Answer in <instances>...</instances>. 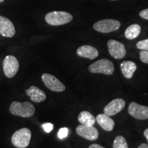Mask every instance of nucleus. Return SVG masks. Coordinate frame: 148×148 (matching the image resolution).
<instances>
[{
    "instance_id": "26",
    "label": "nucleus",
    "mask_w": 148,
    "mask_h": 148,
    "mask_svg": "<svg viewBox=\"0 0 148 148\" xmlns=\"http://www.w3.org/2000/svg\"><path fill=\"white\" fill-rule=\"evenodd\" d=\"M143 134H144V136L146 138V139H147L148 142V128H147L145 131H144Z\"/></svg>"
},
{
    "instance_id": "16",
    "label": "nucleus",
    "mask_w": 148,
    "mask_h": 148,
    "mask_svg": "<svg viewBox=\"0 0 148 148\" xmlns=\"http://www.w3.org/2000/svg\"><path fill=\"white\" fill-rule=\"evenodd\" d=\"M120 67L123 76L127 79H130L132 77L137 66L132 61L127 60L122 62L120 64Z\"/></svg>"
},
{
    "instance_id": "12",
    "label": "nucleus",
    "mask_w": 148,
    "mask_h": 148,
    "mask_svg": "<svg viewBox=\"0 0 148 148\" xmlns=\"http://www.w3.org/2000/svg\"><path fill=\"white\" fill-rule=\"evenodd\" d=\"M0 34L8 38H11L15 34L13 23L8 18L3 16H0Z\"/></svg>"
},
{
    "instance_id": "1",
    "label": "nucleus",
    "mask_w": 148,
    "mask_h": 148,
    "mask_svg": "<svg viewBox=\"0 0 148 148\" xmlns=\"http://www.w3.org/2000/svg\"><path fill=\"white\" fill-rule=\"evenodd\" d=\"M10 111L12 114L21 117H30L35 112L34 106L28 101L18 102L13 101L10 106Z\"/></svg>"
},
{
    "instance_id": "10",
    "label": "nucleus",
    "mask_w": 148,
    "mask_h": 148,
    "mask_svg": "<svg viewBox=\"0 0 148 148\" xmlns=\"http://www.w3.org/2000/svg\"><path fill=\"white\" fill-rule=\"evenodd\" d=\"M125 106V101L124 99H121V98L114 99L104 107L103 112L110 116L115 115L116 114L121 112L124 108Z\"/></svg>"
},
{
    "instance_id": "7",
    "label": "nucleus",
    "mask_w": 148,
    "mask_h": 148,
    "mask_svg": "<svg viewBox=\"0 0 148 148\" xmlns=\"http://www.w3.org/2000/svg\"><path fill=\"white\" fill-rule=\"evenodd\" d=\"M42 80L47 87L54 92H62L66 89L65 86L53 75L49 73L42 75Z\"/></svg>"
},
{
    "instance_id": "5",
    "label": "nucleus",
    "mask_w": 148,
    "mask_h": 148,
    "mask_svg": "<svg viewBox=\"0 0 148 148\" xmlns=\"http://www.w3.org/2000/svg\"><path fill=\"white\" fill-rule=\"evenodd\" d=\"M121 27V23L114 19H103L93 25V28L101 33H110L117 30Z\"/></svg>"
},
{
    "instance_id": "24",
    "label": "nucleus",
    "mask_w": 148,
    "mask_h": 148,
    "mask_svg": "<svg viewBox=\"0 0 148 148\" xmlns=\"http://www.w3.org/2000/svg\"><path fill=\"white\" fill-rule=\"evenodd\" d=\"M139 15L140 17L144 18V19L148 20V8L140 11V13H139Z\"/></svg>"
},
{
    "instance_id": "23",
    "label": "nucleus",
    "mask_w": 148,
    "mask_h": 148,
    "mask_svg": "<svg viewBox=\"0 0 148 148\" xmlns=\"http://www.w3.org/2000/svg\"><path fill=\"white\" fill-rule=\"evenodd\" d=\"M42 127H43V130L45 132L49 133L53 130V125L51 123H46L42 125Z\"/></svg>"
},
{
    "instance_id": "8",
    "label": "nucleus",
    "mask_w": 148,
    "mask_h": 148,
    "mask_svg": "<svg viewBox=\"0 0 148 148\" xmlns=\"http://www.w3.org/2000/svg\"><path fill=\"white\" fill-rule=\"evenodd\" d=\"M108 52L115 59H122L126 54V49L123 43L116 40L110 39L108 41Z\"/></svg>"
},
{
    "instance_id": "27",
    "label": "nucleus",
    "mask_w": 148,
    "mask_h": 148,
    "mask_svg": "<svg viewBox=\"0 0 148 148\" xmlns=\"http://www.w3.org/2000/svg\"><path fill=\"white\" fill-rule=\"evenodd\" d=\"M138 148H148V145L146 143H142L138 146Z\"/></svg>"
},
{
    "instance_id": "11",
    "label": "nucleus",
    "mask_w": 148,
    "mask_h": 148,
    "mask_svg": "<svg viewBox=\"0 0 148 148\" xmlns=\"http://www.w3.org/2000/svg\"><path fill=\"white\" fill-rule=\"evenodd\" d=\"M76 132L79 136L89 140H95L99 137V132L93 126L81 124L76 127Z\"/></svg>"
},
{
    "instance_id": "28",
    "label": "nucleus",
    "mask_w": 148,
    "mask_h": 148,
    "mask_svg": "<svg viewBox=\"0 0 148 148\" xmlns=\"http://www.w3.org/2000/svg\"><path fill=\"white\" fill-rule=\"evenodd\" d=\"M5 0H0V3H1V2H3V1H4Z\"/></svg>"
},
{
    "instance_id": "9",
    "label": "nucleus",
    "mask_w": 148,
    "mask_h": 148,
    "mask_svg": "<svg viewBox=\"0 0 148 148\" xmlns=\"http://www.w3.org/2000/svg\"><path fill=\"white\" fill-rule=\"evenodd\" d=\"M128 113L136 119H148V106H142L136 102H131L128 106Z\"/></svg>"
},
{
    "instance_id": "6",
    "label": "nucleus",
    "mask_w": 148,
    "mask_h": 148,
    "mask_svg": "<svg viewBox=\"0 0 148 148\" xmlns=\"http://www.w3.org/2000/svg\"><path fill=\"white\" fill-rule=\"evenodd\" d=\"M3 69L5 76L8 78H12L18 71L19 62L16 57L12 55H8L3 60Z\"/></svg>"
},
{
    "instance_id": "15",
    "label": "nucleus",
    "mask_w": 148,
    "mask_h": 148,
    "mask_svg": "<svg viewBox=\"0 0 148 148\" xmlns=\"http://www.w3.org/2000/svg\"><path fill=\"white\" fill-rule=\"evenodd\" d=\"M27 95L30 97V99L35 103H40L46 99L45 93L40 88L34 86H30L26 90Z\"/></svg>"
},
{
    "instance_id": "4",
    "label": "nucleus",
    "mask_w": 148,
    "mask_h": 148,
    "mask_svg": "<svg viewBox=\"0 0 148 148\" xmlns=\"http://www.w3.org/2000/svg\"><path fill=\"white\" fill-rule=\"evenodd\" d=\"M88 70L92 73H103L110 75L114 73V65L108 59H101L90 64Z\"/></svg>"
},
{
    "instance_id": "17",
    "label": "nucleus",
    "mask_w": 148,
    "mask_h": 148,
    "mask_svg": "<svg viewBox=\"0 0 148 148\" xmlns=\"http://www.w3.org/2000/svg\"><path fill=\"white\" fill-rule=\"evenodd\" d=\"M77 119L81 124L89 126H93L96 122L95 116L88 111H82L77 116Z\"/></svg>"
},
{
    "instance_id": "22",
    "label": "nucleus",
    "mask_w": 148,
    "mask_h": 148,
    "mask_svg": "<svg viewBox=\"0 0 148 148\" xmlns=\"http://www.w3.org/2000/svg\"><path fill=\"white\" fill-rule=\"evenodd\" d=\"M139 56L140 60L142 62L145 64H148V51H140Z\"/></svg>"
},
{
    "instance_id": "3",
    "label": "nucleus",
    "mask_w": 148,
    "mask_h": 148,
    "mask_svg": "<svg viewBox=\"0 0 148 148\" xmlns=\"http://www.w3.org/2000/svg\"><path fill=\"white\" fill-rule=\"evenodd\" d=\"M32 133L28 128L24 127L16 131L12 135L11 141L12 145L17 148H25L29 145Z\"/></svg>"
},
{
    "instance_id": "2",
    "label": "nucleus",
    "mask_w": 148,
    "mask_h": 148,
    "mask_svg": "<svg viewBox=\"0 0 148 148\" xmlns=\"http://www.w3.org/2000/svg\"><path fill=\"white\" fill-rule=\"evenodd\" d=\"M73 19V16L69 12L63 11H52L46 14L45 21L51 25H64Z\"/></svg>"
},
{
    "instance_id": "18",
    "label": "nucleus",
    "mask_w": 148,
    "mask_h": 148,
    "mask_svg": "<svg viewBox=\"0 0 148 148\" xmlns=\"http://www.w3.org/2000/svg\"><path fill=\"white\" fill-rule=\"evenodd\" d=\"M141 27L138 24H132L130 25L125 31V37L129 40H132L139 36Z\"/></svg>"
},
{
    "instance_id": "20",
    "label": "nucleus",
    "mask_w": 148,
    "mask_h": 148,
    "mask_svg": "<svg viewBox=\"0 0 148 148\" xmlns=\"http://www.w3.org/2000/svg\"><path fill=\"white\" fill-rule=\"evenodd\" d=\"M136 47L138 49L144 51H148V38L147 39L142 40L136 43Z\"/></svg>"
},
{
    "instance_id": "21",
    "label": "nucleus",
    "mask_w": 148,
    "mask_h": 148,
    "mask_svg": "<svg viewBox=\"0 0 148 148\" xmlns=\"http://www.w3.org/2000/svg\"><path fill=\"white\" fill-rule=\"evenodd\" d=\"M68 133H69V129L67 127H62V128L59 130L58 132V136L60 139H63L68 136Z\"/></svg>"
},
{
    "instance_id": "14",
    "label": "nucleus",
    "mask_w": 148,
    "mask_h": 148,
    "mask_svg": "<svg viewBox=\"0 0 148 148\" xmlns=\"http://www.w3.org/2000/svg\"><path fill=\"white\" fill-rule=\"evenodd\" d=\"M96 122H97L101 128L107 132H110L114 129V121L110 116L106 114H99L96 116Z\"/></svg>"
},
{
    "instance_id": "25",
    "label": "nucleus",
    "mask_w": 148,
    "mask_h": 148,
    "mask_svg": "<svg viewBox=\"0 0 148 148\" xmlns=\"http://www.w3.org/2000/svg\"><path fill=\"white\" fill-rule=\"evenodd\" d=\"M88 148H105V147L100 145H99V144L95 143V144H92V145H90L89 147H88Z\"/></svg>"
},
{
    "instance_id": "13",
    "label": "nucleus",
    "mask_w": 148,
    "mask_h": 148,
    "mask_svg": "<svg viewBox=\"0 0 148 148\" xmlns=\"http://www.w3.org/2000/svg\"><path fill=\"white\" fill-rule=\"evenodd\" d=\"M77 54L79 57L93 60L97 58L99 52L96 48L90 45H82L77 49Z\"/></svg>"
},
{
    "instance_id": "19",
    "label": "nucleus",
    "mask_w": 148,
    "mask_h": 148,
    "mask_svg": "<svg viewBox=\"0 0 148 148\" xmlns=\"http://www.w3.org/2000/svg\"><path fill=\"white\" fill-rule=\"evenodd\" d=\"M113 148H128L127 143L123 136H117L113 141Z\"/></svg>"
},
{
    "instance_id": "29",
    "label": "nucleus",
    "mask_w": 148,
    "mask_h": 148,
    "mask_svg": "<svg viewBox=\"0 0 148 148\" xmlns=\"http://www.w3.org/2000/svg\"><path fill=\"white\" fill-rule=\"evenodd\" d=\"M110 1H116V0H110Z\"/></svg>"
}]
</instances>
